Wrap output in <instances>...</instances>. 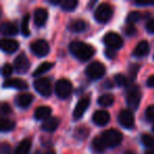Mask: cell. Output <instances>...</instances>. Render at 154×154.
Masks as SVG:
<instances>
[{"instance_id":"6da1fadb","label":"cell","mask_w":154,"mask_h":154,"mask_svg":"<svg viewBox=\"0 0 154 154\" xmlns=\"http://www.w3.org/2000/svg\"><path fill=\"white\" fill-rule=\"evenodd\" d=\"M70 52L79 60L86 61L94 55L95 50L92 45L82 41H73L70 45Z\"/></svg>"},{"instance_id":"7a4b0ae2","label":"cell","mask_w":154,"mask_h":154,"mask_svg":"<svg viewBox=\"0 0 154 154\" xmlns=\"http://www.w3.org/2000/svg\"><path fill=\"white\" fill-rule=\"evenodd\" d=\"M101 139L103 140V143H105V145L107 147L113 148L122 143V134L119 131L115 130V129H110V130H106L101 134Z\"/></svg>"},{"instance_id":"3957f363","label":"cell","mask_w":154,"mask_h":154,"mask_svg":"<svg viewBox=\"0 0 154 154\" xmlns=\"http://www.w3.org/2000/svg\"><path fill=\"white\" fill-rule=\"evenodd\" d=\"M112 15H113V9L109 3H101L98 5L96 10H95V19L98 21L99 23H106L111 19Z\"/></svg>"},{"instance_id":"277c9868","label":"cell","mask_w":154,"mask_h":154,"mask_svg":"<svg viewBox=\"0 0 154 154\" xmlns=\"http://www.w3.org/2000/svg\"><path fill=\"white\" fill-rule=\"evenodd\" d=\"M87 76L90 79H99L106 74V66L99 61H94L87 66L86 70Z\"/></svg>"},{"instance_id":"5b68a950","label":"cell","mask_w":154,"mask_h":154,"mask_svg":"<svg viewBox=\"0 0 154 154\" xmlns=\"http://www.w3.org/2000/svg\"><path fill=\"white\" fill-rule=\"evenodd\" d=\"M73 86L71 84L70 80L68 79H59L55 85V93L59 98L64 99L68 96H70V94L72 93Z\"/></svg>"},{"instance_id":"8992f818","label":"cell","mask_w":154,"mask_h":154,"mask_svg":"<svg viewBox=\"0 0 154 154\" xmlns=\"http://www.w3.org/2000/svg\"><path fill=\"white\" fill-rule=\"evenodd\" d=\"M103 42L109 49L117 50L122 47V38L115 32H109L103 37Z\"/></svg>"},{"instance_id":"52a82bcc","label":"cell","mask_w":154,"mask_h":154,"mask_svg":"<svg viewBox=\"0 0 154 154\" xmlns=\"http://www.w3.org/2000/svg\"><path fill=\"white\" fill-rule=\"evenodd\" d=\"M34 88L42 96H49L52 92V85L49 78L41 77L34 82Z\"/></svg>"},{"instance_id":"ba28073f","label":"cell","mask_w":154,"mask_h":154,"mask_svg":"<svg viewBox=\"0 0 154 154\" xmlns=\"http://www.w3.org/2000/svg\"><path fill=\"white\" fill-rule=\"evenodd\" d=\"M30 48L31 51L36 56H38V57H45V55L49 54L50 51V47L48 45V42L45 40H42V39H39V40L32 42Z\"/></svg>"},{"instance_id":"9c48e42d","label":"cell","mask_w":154,"mask_h":154,"mask_svg":"<svg viewBox=\"0 0 154 154\" xmlns=\"http://www.w3.org/2000/svg\"><path fill=\"white\" fill-rule=\"evenodd\" d=\"M118 120L124 128L130 129L134 126V116L130 110H122L118 115Z\"/></svg>"},{"instance_id":"30bf717a","label":"cell","mask_w":154,"mask_h":154,"mask_svg":"<svg viewBox=\"0 0 154 154\" xmlns=\"http://www.w3.org/2000/svg\"><path fill=\"white\" fill-rule=\"evenodd\" d=\"M89 105H90V98L89 97H82V98H80L78 103L76 105V107H75L74 112H73V117L75 119L82 118V115L85 114V112L89 108Z\"/></svg>"},{"instance_id":"8fae6325","label":"cell","mask_w":154,"mask_h":154,"mask_svg":"<svg viewBox=\"0 0 154 154\" xmlns=\"http://www.w3.org/2000/svg\"><path fill=\"white\" fill-rule=\"evenodd\" d=\"M14 66H15V69L18 73L23 74L30 68V61H29L28 57L23 53H21L16 57L15 61H14Z\"/></svg>"},{"instance_id":"7c38bea8","label":"cell","mask_w":154,"mask_h":154,"mask_svg":"<svg viewBox=\"0 0 154 154\" xmlns=\"http://www.w3.org/2000/svg\"><path fill=\"white\" fill-rule=\"evenodd\" d=\"M140 98L141 94L139 90H137V89L131 90L127 96V103H128L129 108L132 110H136L139 106V103H140Z\"/></svg>"},{"instance_id":"4fadbf2b","label":"cell","mask_w":154,"mask_h":154,"mask_svg":"<svg viewBox=\"0 0 154 154\" xmlns=\"http://www.w3.org/2000/svg\"><path fill=\"white\" fill-rule=\"evenodd\" d=\"M94 124H96L97 126H105L109 122L110 120V114L105 110H98L94 113L92 117Z\"/></svg>"},{"instance_id":"5bb4252c","label":"cell","mask_w":154,"mask_h":154,"mask_svg":"<svg viewBox=\"0 0 154 154\" xmlns=\"http://www.w3.org/2000/svg\"><path fill=\"white\" fill-rule=\"evenodd\" d=\"M5 88H14L18 90H24L28 88V84L24 80L19 79V78H12V79H7L3 82Z\"/></svg>"},{"instance_id":"9a60e30c","label":"cell","mask_w":154,"mask_h":154,"mask_svg":"<svg viewBox=\"0 0 154 154\" xmlns=\"http://www.w3.org/2000/svg\"><path fill=\"white\" fill-rule=\"evenodd\" d=\"M48 20V11L42 8H38L34 13V22L36 26H42Z\"/></svg>"},{"instance_id":"2e32d148","label":"cell","mask_w":154,"mask_h":154,"mask_svg":"<svg viewBox=\"0 0 154 154\" xmlns=\"http://www.w3.org/2000/svg\"><path fill=\"white\" fill-rule=\"evenodd\" d=\"M0 45H1L2 51H5V53H14L19 48L18 41L13 40V39H2Z\"/></svg>"},{"instance_id":"e0dca14e","label":"cell","mask_w":154,"mask_h":154,"mask_svg":"<svg viewBox=\"0 0 154 154\" xmlns=\"http://www.w3.org/2000/svg\"><path fill=\"white\" fill-rule=\"evenodd\" d=\"M58 126H59V119H58V117H49L48 119H45L42 122L41 129L47 131V132H52V131L56 130Z\"/></svg>"},{"instance_id":"ac0fdd59","label":"cell","mask_w":154,"mask_h":154,"mask_svg":"<svg viewBox=\"0 0 154 154\" xmlns=\"http://www.w3.org/2000/svg\"><path fill=\"white\" fill-rule=\"evenodd\" d=\"M33 101V95L30 93H22L16 98V103L20 108H28Z\"/></svg>"},{"instance_id":"d6986e66","label":"cell","mask_w":154,"mask_h":154,"mask_svg":"<svg viewBox=\"0 0 154 154\" xmlns=\"http://www.w3.org/2000/svg\"><path fill=\"white\" fill-rule=\"evenodd\" d=\"M52 109L48 106H42L39 107L35 111V118L38 120H45L51 116Z\"/></svg>"},{"instance_id":"ffe728a7","label":"cell","mask_w":154,"mask_h":154,"mask_svg":"<svg viewBox=\"0 0 154 154\" xmlns=\"http://www.w3.org/2000/svg\"><path fill=\"white\" fill-rule=\"evenodd\" d=\"M149 52V43L146 40H143L136 45V48L133 51V55L135 57H143V56L147 55Z\"/></svg>"},{"instance_id":"44dd1931","label":"cell","mask_w":154,"mask_h":154,"mask_svg":"<svg viewBox=\"0 0 154 154\" xmlns=\"http://www.w3.org/2000/svg\"><path fill=\"white\" fill-rule=\"evenodd\" d=\"M31 139L26 138L19 143L15 150V154H29L31 150Z\"/></svg>"},{"instance_id":"7402d4cb","label":"cell","mask_w":154,"mask_h":154,"mask_svg":"<svg viewBox=\"0 0 154 154\" xmlns=\"http://www.w3.org/2000/svg\"><path fill=\"white\" fill-rule=\"evenodd\" d=\"M17 26L12 22H3L1 24V32L3 35H15L17 34Z\"/></svg>"},{"instance_id":"603a6c76","label":"cell","mask_w":154,"mask_h":154,"mask_svg":"<svg viewBox=\"0 0 154 154\" xmlns=\"http://www.w3.org/2000/svg\"><path fill=\"white\" fill-rule=\"evenodd\" d=\"M97 103L101 107H109L114 103V96L112 94H103L98 97Z\"/></svg>"},{"instance_id":"cb8c5ba5","label":"cell","mask_w":154,"mask_h":154,"mask_svg":"<svg viewBox=\"0 0 154 154\" xmlns=\"http://www.w3.org/2000/svg\"><path fill=\"white\" fill-rule=\"evenodd\" d=\"M92 147L97 153H103L107 148V146L105 145L103 140L101 139V137H95L93 139V143H92Z\"/></svg>"},{"instance_id":"d4e9b609","label":"cell","mask_w":154,"mask_h":154,"mask_svg":"<svg viewBox=\"0 0 154 154\" xmlns=\"http://www.w3.org/2000/svg\"><path fill=\"white\" fill-rule=\"evenodd\" d=\"M86 22L84 20H75V21L71 22L70 24V30L72 32H75V33H78V32H82V31L86 29Z\"/></svg>"},{"instance_id":"484cf974","label":"cell","mask_w":154,"mask_h":154,"mask_svg":"<svg viewBox=\"0 0 154 154\" xmlns=\"http://www.w3.org/2000/svg\"><path fill=\"white\" fill-rule=\"evenodd\" d=\"M54 64L51 63V62H42L41 64H39L38 68L34 71L33 73V76H39V75H42L43 73L48 72L49 70H51V68Z\"/></svg>"},{"instance_id":"4316f807","label":"cell","mask_w":154,"mask_h":154,"mask_svg":"<svg viewBox=\"0 0 154 154\" xmlns=\"http://www.w3.org/2000/svg\"><path fill=\"white\" fill-rule=\"evenodd\" d=\"M15 127V122L13 120L9 119V118H1L0 122V129L2 132H7V131H11Z\"/></svg>"},{"instance_id":"83f0119b","label":"cell","mask_w":154,"mask_h":154,"mask_svg":"<svg viewBox=\"0 0 154 154\" xmlns=\"http://www.w3.org/2000/svg\"><path fill=\"white\" fill-rule=\"evenodd\" d=\"M60 5L64 11H73L78 5V1L77 0H63L61 1Z\"/></svg>"},{"instance_id":"f1b7e54d","label":"cell","mask_w":154,"mask_h":154,"mask_svg":"<svg viewBox=\"0 0 154 154\" xmlns=\"http://www.w3.org/2000/svg\"><path fill=\"white\" fill-rule=\"evenodd\" d=\"M29 21H30V15L26 14V15L23 16V19H22V22H21V32L23 36H29V35H30Z\"/></svg>"},{"instance_id":"f546056e","label":"cell","mask_w":154,"mask_h":154,"mask_svg":"<svg viewBox=\"0 0 154 154\" xmlns=\"http://www.w3.org/2000/svg\"><path fill=\"white\" fill-rule=\"evenodd\" d=\"M140 17H141V14L139 12H135V11L130 12L128 17H127V21H128L129 24H133L136 21H138L140 19Z\"/></svg>"},{"instance_id":"4dcf8cb0","label":"cell","mask_w":154,"mask_h":154,"mask_svg":"<svg viewBox=\"0 0 154 154\" xmlns=\"http://www.w3.org/2000/svg\"><path fill=\"white\" fill-rule=\"evenodd\" d=\"M141 143L147 148H152L154 146V138L149 134H143L141 136Z\"/></svg>"},{"instance_id":"1f68e13d","label":"cell","mask_w":154,"mask_h":154,"mask_svg":"<svg viewBox=\"0 0 154 154\" xmlns=\"http://www.w3.org/2000/svg\"><path fill=\"white\" fill-rule=\"evenodd\" d=\"M13 73V68L10 63H5L2 66V75L5 77H9L11 76V74Z\"/></svg>"},{"instance_id":"d6a6232c","label":"cell","mask_w":154,"mask_h":154,"mask_svg":"<svg viewBox=\"0 0 154 154\" xmlns=\"http://www.w3.org/2000/svg\"><path fill=\"white\" fill-rule=\"evenodd\" d=\"M146 117L149 122H154V105L150 106L146 111Z\"/></svg>"},{"instance_id":"836d02e7","label":"cell","mask_w":154,"mask_h":154,"mask_svg":"<svg viewBox=\"0 0 154 154\" xmlns=\"http://www.w3.org/2000/svg\"><path fill=\"white\" fill-rule=\"evenodd\" d=\"M115 82L118 86L122 87L127 84V78H126V76H124L122 74H117V75H115Z\"/></svg>"},{"instance_id":"e575fe53","label":"cell","mask_w":154,"mask_h":154,"mask_svg":"<svg viewBox=\"0 0 154 154\" xmlns=\"http://www.w3.org/2000/svg\"><path fill=\"white\" fill-rule=\"evenodd\" d=\"M0 110H1V113H2L3 115H8V114H10L12 112L11 107H10L9 103H3L2 105H1Z\"/></svg>"},{"instance_id":"d590c367","label":"cell","mask_w":154,"mask_h":154,"mask_svg":"<svg viewBox=\"0 0 154 154\" xmlns=\"http://www.w3.org/2000/svg\"><path fill=\"white\" fill-rule=\"evenodd\" d=\"M125 32H126V34L129 35V36H132V35H134L135 33H136V28H135L133 24H128L127 28L125 29Z\"/></svg>"},{"instance_id":"8d00e7d4","label":"cell","mask_w":154,"mask_h":154,"mask_svg":"<svg viewBox=\"0 0 154 154\" xmlns=\"http://www.w3.org/2000/svg\"><path fill=\"white\" fill-rule=\"evenodd\" d=\"M135 5H140V7H146V5H154V0H152V1H145V0H136V1H135Z\"/></svg>"},{"instance_id":"74e56055","label":"cell","mask_w":154,"mask_h":154,"mask_svg":"<svg viewBox=\"0 0 154 154\" xmlns=\"http://www.w3.org/2000/svg\"><path fill=\"white\" fill-rule=\"evenodd\" d=\"M0 150H1V153L2 154H10L11 147H10L9 143H1V148H0Z\"/></svg>"},{"instance_id":"f35d334b","label":"cell","mask_w":154,"mask_h":154,"mask_svg":"<svg viewBox=\"0 0 154 154\" xmlns=\"http://www.w3.org/2000/svg\"><path fill=\"white\" fill-rule=\"evenodd\" d=\"M146 28H147L148 32L151 33V34H154V18H152L151 20H149V21H148Z\"/></svg>"},{"instance_id":"ab89813d","label":"cell","mask_w":154,"mask_h":154,"mask_svg":"<svg viewBox=\"0 0 154 154\" xmlns=\"http://www.w3.org/2000/svg\"><path fill=\"white\" fill-rule=\"evenodd\" d=\"M105 54L108 58H110V59H113V58L116 56V52L114 51L113 49H109V48L105 51Z\"/></svg>"},{"instance_id":"60d3db41","label":"cell","mask_w":154,"mask_h":154,"mask_svg":"<svg viewBox=\"0 0 154 154\" xmlns=\"http://www.w3.org/2000/svg\"><path fill=\"white\" fill-rule=\"evenodd\" d=\"M138 64H135V66H132V68H131L130 72H131V77L132 78H134V77H136V73H137V70H138Z\"/></svg>"},{"instance_id":"b9f144b4","label":"cell","mask_w":154,"mask_h":154,"mask_svg":"<svg viewBox=\"0 0 154 154\" xmlns=\"http://www.w3.org/2000/svg\"><path fill=\"white\" fill-rule=\"evenodd\" d=\"M147 85H148V87H154V75H152V76H150L149 78H148Z\"/></svg>"},{"instance_id":"7bdbcfd3","label":"cell","mask_w":154,"mask_h":154,"mask_svg":"<svg viewBox=\"0 0 154 154\" xmlns=\"http://www.w3.org/2000/svg\"><path fill=\"white\" fill-rule=\"evenodd\" d=\"M43 154H56V153H55V151H53V150H49V151L45 152Z\"/></svg>"},{"instance_id":"ee69618b","label":"cell","mask_w":154,"mask_h":154,"mask_svg":"<svg viewBox=\"0 0 154 154\" xmlns=\"http://www.w3.org/2000/svg\"><path fill=\"white\" fill-rule=\"evenodd\" d=\"M146 154H154V149H151V150H148L146 152Z\"/></svg>"},{"instance_id":"f6af8a7d","label":"cell","mask_w":154,"mask_h":154,"mask_svg":"<svg viewBox=\"0 0 154 154\" xmlns=\"http://www.w3.org/2000/svg\"><path fill=\"white\" fill-rule=\"evenodd\" d=\"M124 154H135V153H134L133 151H126Z\"/></svg>"},{"instance_id":"bcb514c9","label":"cell","mask_w":154,"mask_h":154,"mask_svg":"<svg viewBox=\"0 0 154 154\" xmlns=\"http://www.w3.org/2000/svg\"><path fill=\"white\" fill-rule=\"evenodd\" d=\"M153 132H154V126H153Z\"/></svg>"},{"instance_id":"7dc6e473","label":"cell","mask_w":154,"mask_h":154,"mask_svg":"<svg viewBox=\"0 0 154 154\" xmlns=\"http://www.w3.org/2000/svg\"><path fill=\"white\" fill-rule=\"evenodd\" d=\"M153 58H154V56H153Z\"/></svg>"}]
</instances>
